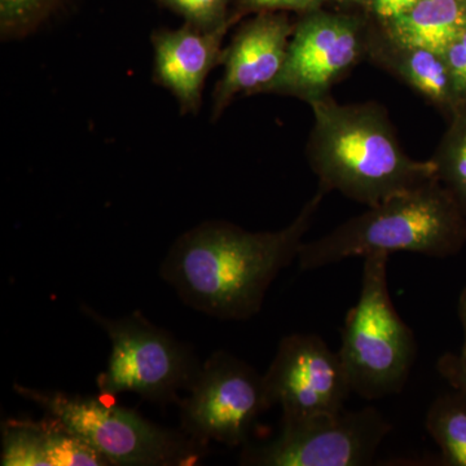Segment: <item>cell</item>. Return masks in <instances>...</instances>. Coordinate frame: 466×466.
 Wrapping results in <instances>:
<instances>
[{"mask_svg": "<svg viewBox=\"0 0 466 466\" xmlns=\"http://www.w3.org/2000/svg\"><path fill=\"white\" fill-rule=\"evenodd\" d=\"M309 106L308 157L325 195L336 191L370 208L437 177L431 158L407 155L381 104H339L328 95Z\"/></svg>", "mask_w": 466, "mask_h": 466, "instance_id": "obj_2", "label": "cell"}, {"mask_svg": "<svg viewBox=\"0 0 466 466\" xmlns=\"http://www.w3.org/2000/svg\"><path fill=\"white\" fill-rule=\"evenodd\" d=\"M419 2L421 0H370L367 5L372 16L376 18L377 26L383 27L404 16L410 9L415 8Z\"/></svg>", "mask_w": 466, "mask_h": 466, "instance_id": "obj_22", "label": "cell"}, {"mask_svg": "<svg viewBox=\"0 0 466 466\" xmlns=\"http://www.w3.org/2000/svg\"><path fill=\"white\" fill-rule=\"evenodd\" d=\"M459 317L464 332V343H462L461 354L466 357V288L462 290L459 299Z\"/></svg>", "mask_w": 466, "mask_h": 466, "instance_id": "obj_23", "label": "cell"}, {"mask_svg": "<svg viewBox=\"0 0 466 466\" xmlns=\"http://www.w3.org/2000/svg\"><path fill=\"white\" fill-rule=\"evenodd\" d=\"M426 429L440 447L444 465L466 466V398L461 392H449L433 401Z\"/></svg>", "mask_w": 466, "mask_h": 466, "instance_id": "obj_17", "label": "cell"}, {"mask_svg": "<svg viewBox=\"0 0 466 466\" xmlns=\"http://www.w3.org/2000/svg\"><path fill=\"white\" fill-rule=\"evenodd\" d=\"M379 29L394 42L443 54L466 32V0H421L404 16Z\"/></svg>", "mask_w": 466, "mask_h": 466, "instance_id": "obj_15", "label": "cell"}, {"mask_svg": "<svg viewBox=\"0 0 466 466\" xmlns=\"http://www.w3.org/2000/svg\"><path fill=\"white\" fill-rule=\"evenodd\" d=\"M3 466H108L110 462L55 417L9 420L2 429Z\"/></svg>", "mask_w": 466, "mask_h": 466, "instance_id": "obj_13", "label": "cell"}, {"mask_svg": "<svg viewBox=\"0 0 466 466\" xmlns=\"http://www.w3.org/2000/svg\"><path fill=\"white\" fill-rule=\"evenodd\" d=\"M391 425L375 407L283 420L269 443L247 447L240 464L250 466H363L372 464Z\"/></svg>", "mask_w": 466, "mask_h": 466, "instance_id": "obj_7", "label": "cell"}, {"mask_svg": "<svg viewBox=\"0 0 466 466\" xmlns=\"http://www.w3.org/2000/svg\"><path fill=\"white\" fill-rule=\"evenodd\" d=\"M460 101L466 100V32L443 52Z\"/></svg>", "mask_w": 466, "mask_h": 466, "instance_id": "obj_20", "label": "cell"}, {"mask_svg": "<svg viewBox=\"0 0 466 466\" xmlns=\"http://www.w3.org/2000/svg\"><path fill=\"white\" fill-rule=\"evenodd\" d=\"M179 400L183 433L236 447L248 441L257 420L268 410L265 381L253 367L226 351L205 361Z\"/></svg>", "mask_w": 466, "mask_h": 466, "instance_id": "obj_8", "label": "cell"}, {"mask_svg": "<svg viewBox=\"0 0 466 466\" xmlns=\"http://www.w3.org/2000/svg\"><path fill=\"white\" fill-rule=\"evenodd\" d=\"M431 159L438 180L466 217V100L449 116V127Z\"/></svg>", "mask_w": 466, "mask_h": 466, "instance_id": "obj_16", "label": "cell"}, {"mask_svg": "<svg viewBox=\"0 0 466 466\" xmlns=\"http://www.w3.org/2000/svg\"><path fill=\"white\" fill-rule=\"evenodd\" d=\"M15 392L33 401L91 443L110 465L183 466L202 458L207 446L168 431L109 400L15 383Z\"/></svg>", "mask_w": 466, "mask_h": 466, "instance_id": "obj_5", "label": "cell"}, {"mask_svg": "<svg viewBox=\"0 0 466 466\" xmlns=\"http://www.w3.org/2000/svg\"><path fill=\"white\" fill-rule=\"evenodd\" d=\"M437 370L440 375L466 398V357L447 352L438 359Z\"/></svg>", "mask_w": 466, "mask_h": 466, "instance_id": "obj_21", "label": "cell"}, {"mask_svg": "<svg viewBox=\"0 0 466 466\" xmlns=\"http://www.w3.org/2000/svg\"><path fill=\"white\" fill-rule=\"evenodd\" d=\"M56 0H0L2 33L25 30L35 24Z\"/></svg>", "mask_w": 466, "mask_h": 466, "instance_id": "obj_18", "label": "cell"}, {"mask_svg": "<svg viewBox=\"0 0 466 466\" xmlns=\"http://www.w3.org/2000/svg\"><path fill=\"white\" fill-rule=\"evenodd\" d=\"M82 311L106 330L112 346L108 367L96 379L103 397L135 392L156 403H179V391L188 390L201 367L188 346L139 314L108 319L90 306Z\"/></svg>", "mask_w": 466, "mask_h": 466, "instance_id": "obj_6", "label": "cell"}, {"mask_svg": "<svg viewBox=\"0 0 466 466\" xmlns=\"http://www.w3.org/2000/svg\"><path fill=\"white\" fill-rule=\"evenodd\" d=\"M242 3L251 8L274 9L280 8L284 0H242Z\"/></svg>", "mask_w": 466, "mask_h": 466, "instance_id": "obj_24", "label": "cell"}, {"mask_svg": "<svg viewBox=\"0 0 466 466\" xmlns=\"http://www.w3.org/2000/svg\"><path fill=\"white\" fill-rule=\"evenodd\" d=\"M466 245V217L438 177L398 193L346 220L317 240L303 242L302 271H312L354 257L407 253L446 258Z\"/></svg>", "mask_w": 466, "mask_h": 466, "instance_id": "obj_3", "label": "cell"}, {"mask_svg": "<svg viewBox=\"0 0 466 466\" xmlns=\"http://www.w3.org/2000/svg\"><path fill=\"white\" fill-rule=\"evenodd\" d=\"M229 24L202 29L189 25L153 36L156 76L179 101L183 112H198L208 73L222 61Z\"/></svg>", "mask_w": 466, "mask_h": 466, "instance_id": "obj_12", "label": "cell"}, {"mask_svg": "<svg viewBox=\"0 0 466 466\" xmlns=\"http://www.w3.org/2000/svg\"><path fill=\"white\" fill-rule=\"evenodd\" d=\"M339 2L352 3V5H368L370 0H339Z\"/></svg>", "mask_w": 466, "mask_h": 466, "instance_id": "obj_25", "label": "cell"}, {"mask_svg": "<svg viewBox=\"0 0 466 466\" xmlns=\"http://www.w3.org/2000/svg\"><path fill=\"white\" fill-rule=\"evenodd\" d=\"M370 27L349 15L308 12L291 33L280 76L267 92L311 103L330 90L367 58Z\"/></svg>", "mask_w": 466, "mask_h": 466, "instance_id": "obj_9", "label": "cell"}, {"mask_svg": "<svg viewBox=\"0 0 466 466\" xmlns=\"http://www.w3.org/2000/svg\"><path fill=\"white\" fill-rule=\"evenodd\" d=\"M389 257H364L360 294L346 315L339 351L352 392L367 400L401 391L416 359L415 334L398 314L389 291Z\"/></svg>", "mask_w": 466, "mask_h": 466, "instance_id": "obj_4", "label": "cell"}, {"mask_svg": "<svg viewBox=\"0 0 466 466\" xmlns=\"http://www.w3.org/2000/svg\"><path fill=\"white\" fill-rule=\"evenodd\" d=\"M324 196L319 189L280 231L251 232L227 222L196 227L171 247L161 265L162 279L186 305L208 317H254L278 275L299 258Z\"/></svg>", "mask_w": 466, "mask_h": 466, "instance_id": "obj_1", "label": "cell"}, {"mask_svg": "<svg viewBox=\"0 0 466 466\" xmlns=\"http://www.w3.org/2000/svg\"><path fill=\"white\" fill-rule=\"evenodd\" d=\"M367 58L397 76L447 116L461 103L440 52L394 42L377 27L370 30Z\"/></svg>", "mask_w": 466, "mask_h": 466, "instance_id": "obj_14", "label": "cell"}, {"mask_svg": "<svg viewBox=\"0 0 466 466\" xmlns=\"http://www.w3.org/2000/svg\"><path fill=\"white\" fill-rule=\"evenodd\" d=\"M291 33L287 18L274 15H263L242 27L222 56L225 73L214 95V116L238 94L269 90L283 70Z\"/></svg>", "mask_w": 466, "mask_h": 466, "instance_id": "obj_11", "label": "cell"}, {"mask_svg": "<svg viewBox=\"0 0 466 466\" xmlns=\"http://www.w3.org/2000/svg\"><path fill=\"white\" fill-rule=\"evenodd\" d=\"M192 25L214 29L226 23L227 0H164Z\"/></svg>", "mask_w": 466, "mask_h": 466, "instance_id": "obj_19", "label": "cell"}, {"mask_svg": "<svg viewBox=\"0 0 466 466\" xmlns=\"http://www.w3.org/2000/svg\"><path fill=\"white\" fill-rule=\"evenodd\" d=\"M263 381L269 406H280L283 420L337 412L352 392L339 352L311 333L285 336Z\"/></svg>", "mask_w": 466, "mask_h": 466, "instance_id": "obj_10", "label": "cell"}]
</instances>
